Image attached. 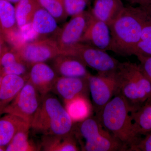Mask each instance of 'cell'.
I'll list each match as a JSON object with an SVG mask.
<instances>
[{"mask_svg": "<svg viewBox=\"0 0 151 151\" xmlns=\"http://www.w3.org/2000/svg\"><path fill=\"white\" fill-rule=\"evenodd\" d=\"M146 9L132 6L124 9L109 26L111 51L123 56L133 55L145 23L150 17Z\"/></svg>", "mask_w": 151, "mask_h": 151, "instance_id": "6da1fadb", "label": "cell"}, {"mask_svg": "<svg viewBox=\"0 0 151 151\" xmlns=\"http://www.w3.org/2000/svg\"><path fill=\"white\" fill-rule=\"evenodd\" d=\"M128 103L116 95L95 115L105 129L122 143L127 151H132L140 139L135 132Z\"/></svg>", "mask_w": 151, "mask_h": 151, "instance_id": "7a4b0ae2", "label": "cell"}, {"mask_svg": "<svg viewBox=\"0 0 151 151\" xmlns=\"http://www.w3.org/2000/svg\"><path fill=\"white\" fill-rule=\"evenodd\" d=\"M114 76L116 83L114 96L120 95L126 100L131 113L151 102V83L142 73L139 64L120 62Z\"/></svg>", "mask_w": 151, "mask_h": 151, "instance_id": "3957f363", "label": "cell"}, {"mask_svg": "<svg viewBox=\"0 0 151 151\" xmlns=\"http://www.w3.org/2000/svg\"><path fill=\"white\" fill-rule=\"evenodd\" d=\"M74 123L59 100L49 94L41 97L30 129L43 136L72 133Z\"/></svg>", "mask_w": 151, "mask_h": 151, "instance_id": "277c9868", "label": "cell"}, {"mask_svg": "<svg viewBox=\"0 0 151 151\" xmlns=\"http://www.w3.org/2000/svg\"><path fill=\"white\" fill-rule=\"evenodd\" d=\"M72 133L81 151H127L120 141L105 129L96 116L75 123Z\"/></svg>", "mask_w": 151, "mask_h": 151, "instance_id": "5b68a950", "label": "cell"}, {"mask_svg": "<svg viewBox=\"0 0 151 151\" xmlns=\"http://www.w3.org/2000/svg\"><path fill=\"white\" fill-rule=\"evenodd\" d=\"M75 57L100 75H109L116 72L120 62L106 51L86 44L78 43L65 49L62 54Z\"/></svg>", "mask_w": 151, "mask_h": 151, "instance_id": "8992f818", "label": "cell"}, {"mask_svg": "<svg viewBox=\"0 0 151 151\" xmlns=\"http://www.w3.org/2000/svg\"><path fill=\"white\" fill-rule=\"evenodd\" d=\"M13 48L22 60L30 66L52 60L61 55L56 40L53 38L20 44Z\"/></svg>", "mask_w": 151, "mask_h": 151, "instance_id": "52a82bcc", "label": "cell"}, {"mask_svg": "<svg viewBox=\"0 0 151 151\" xmlns=\"http://www.w3.org/2000/svg\"><path fill=\"white\" fill-rule=\"evenodd\" d=\"M41 99L38 92L27 81L16 97L4 109L3 113L18 116L31 126Z\"/></svg>", "mask_w": 151, "mask_h": 151, "instance_id": "ba28073f", "label": "cell"}, {"mask_svg": "<svg viewBox=\"0 0 151 151\" xmlns=\"http://www.w3.org/2000/svg\"><path fill=\"white\" fill-rule=\"evenodd\" d=\"M114 73L109 75H92L90 73L87 77L95 115L100 113L115 95L116 83Z\"/></svg>", "mask_w": 151, "mask_h": 151, "instance_id": "9c48e42d", "label": "cell"}, {"mask_svg": "<svg viewBox=\"0 0 151 151\" xmlns=\"http://www.w3.org/2000/svg\"><path fill=\"white\" fill-rule=\"evenodd\" d=\"M91 16L90 10L84 11L71 17L70 20L60 28L55 38L61 51L80 42L86 31Z\"/></svg>", "mask_w": 151, "mask_h": 151, "instance_id": "30bf717a", "label": "cell"}, {"mask_svg": "<svg viewBox=\"0 0 151 151\" xmlns=\"http://www.w3.org/2000/svg\"><path fill=\"white\" fill-rule=\"evenodd\" d=\"M80 42L104 51L111 50V37L109 26L95 18L91 13L89 24Z\"/></svg>", "mask_w": 151, "mask_h": 151, "instance_id": "8fae6325", "label": "cell"}, {"mask_svg": "<svg viewBox=\"0 0 151 151\" xmlns=\"http://www.w3.org/2000/svg\"><path fill=\"white\" fill-rule=\"evenodd\" d=\"M58 76L53 68L45 63H38L30 66L27 81L42 97L52 91Z\"/></svg>", "mask_w": 151, "mask_h": 151, "instance_id": "7c38bea8", "label": "cell"}, {"mask_svg": "<svg viewBox=\"0 0 151 151\" xmlns=\"http://www.w3.org/2000/svg\"><path fill=\"white\" fill-rule=\"evenodd\" d=\"M52 91L58 95L64 103L78 96L88 97L89 93L88 79L87 77L58 76Z\"/></svg>", "mask_w": 151, "mask_h": 151, "instance_id": "4fadbf2b", "label": "cell"}, {"mask_svg": "<svg viewBox=\"0 0 151 151\" xmlns=\"http://www.w3.org/2000/svg\"><path fill=\"white\" fill-rule=\"evenodd\" d=\"M52 60L53 69L58 76L86 78L90 73L86 65L75 57L60 55Z\"/></svg>", "mask_w": 151, "mask_h": 151, "instance_id": "5bb4252c", "label": "cell"}, {"mask_svg": "<svg viewBox=\"0 0 151 151\" xmlns=\"http://www.w3.org/2000/svg\"><path fill=\"white\" fill-rule=\"evenodd\" d=\"M30 66L22 60L13 48L3 45L0 59V73L3 76L13 74L22 76L27 80Z\"/></svg>", "mask_w": 151, "mask_h": 151, "instance_id": "9a60e30c", "label": "cell"}, {"mask_svg": "<svg viewBox=\"0 0 151 151\" xmlns=\"http://www.w3.org/2000/svg\"><path fill=\"white\" fill-rule=\"evenodd\" d=\"M27 80L22 76L8 74L3 76L0 84V115L14 99Z\"/></svg>", "mask_w": 151, "mask_h": 151, "instance_id": "2e32d148", "label": "cell"}, {"mask_svg": "<svg viewBox=\"0 0 151 151\" xmlns=\"http://www.w3.org/2000/svg\"><path fill=\"white\" fill-rule=\"evenodd\" d=\"M124 7L122 0H94L90 11L95 18L105 22L109 26Z\"/></svg>", "mask_w": 151, "mask_h": 151, "instance_id": "e0dca14e", "label": "cell"}, {"mask_svg": "<svg viewBox=\"0 0 151 151\" xmlns=\"http://www.w3.org/2000/svg\"><path fill=\"white\" fill-rule=\"evenodd\" d=\"M57 22L54 17L41 7L34 15L31 24L34 31L38 35L55 38L60 29Z\"/></svg>", "mask_w": 151, "mask_h": 151, "instance_id": "ac0fdd59", "label": "cell"}, {"mask_svg": "<svg viewBox=\"0 0 151 151\" xmlns=\"http://www.w3.org/2000/svg\"><path fill=\"white\" fill-rule=\"evenodd\" d=\"M0 21L6 42H12L18 34L15 9L12 3L0 0Z\"/></svg>", "mask_w": 151, "mask_h": 151, "instance_id": "d6986e66", "label": "cell"}, {"mask_svg": "<svg viewBox=\"0 0 151 151\" xmlns=\"http://www.w3.org/2000/svg\"><path fill=\"white\" fill-rule=\"evenodd\" d=\"M45 151H78L80 150L73 133L65 135L43 136L41 144Z\"/></svg>", "mask_w": 151, "mask_h": 151, "instance_id": "ffe728a7", "label": "cell"}, {"mask_svg": "<svg viewBox=\"0 0 151 151\" xmlns=\"http://www.w3.org/2000/svg\"><path fill=\"white\" fill-rule=\"evenodd\" d=\"M65 110L74 123L82 122L92 116V103L85 96H79L64 102Z\"/></svg>", "mask_w": 151, "mask_h": 151, "instance_id": "44dd1931", "label": "cell"}, {"mask_svg": "<svg viewBox=\"0 0 151 151\" xmlns=\"http://www.w3.org/2000/svg\"><path fill=\"white\" fill-rule=\"evenodd\" d=\"M27 126L29 125L24 120L14 115L6 114L1 117L0 146L6 147L18 131Z\"/></svg>", "mask_w": 151, "mask_h": 151, "instance_id": "7402d4cb", "label": "cell"}, {"mask_svg": "<svg viewBox=\"0 0 151 151\" xmlns=\"http://www.w3.org/2000/svg\"><path fill=\"white\" fill-rule=\"evenodd\" d=\"M135 132L139 136L151 132V102H147L130 113Z\"/></svg>", "mask_w": 151, "mask_h": 151, "instance_id": "603a6c76", "label": "cell"}, {"mask_svg": "<svg viewBox=\"0 0 151 151\" xmlns=\"http://www.w3.org/2000/svg\"><path fill=\"white\" fill-rule=\"evenodd\" d=\"M40 7L37 0H20L17 3L15 9L19 29L31 23L35 12Z\"/></svg>", "mask_w": 151, "mask_h": 151, "instance_id": "cb8c5ba5", "label": "cell"}, {"mask_svg": "<svg viewBox=\"0 0 151 151\" xmlns=\"http://www.w3.org/2000/svg\"><path fill=\"white\" fill-rule=\"evenodd\" d=\"M30 129V127L27 126L18 131L12 140L6 146V151L38 150L37 146L29 139Z\"/></svg>", "mask_w": 151, "mask_h": 151, "instance_id": "d4e9b609", "label": "cell"}, {"mask_svg": "<svg viewBox=\"0 0 151 151\" xmlns=\"http://www.w3.org/2000/svg\"><path fill=\"white\" fill-rule=\"evenodd\" d=\"M133 55L139 60L151 56V17L145 23L139 41L137 45Z\"/></svg>", "mask_w": 151, "mask_h": 151, "instance_id": "484cf974", "label": "cell"}, {"mask_svg": "<svg viewBox=\"0 0 151 151\" xmlns=\"http://www.w3.org/2000/svg\"><path fill=\"white\" fill-rule=\"evenodd\" d=\"M41 7L54 17L57 22L65 21L68 16L63 0H37Z\"/></svg>", "mask_w": 151, "mask_h": 151, "instance_id": "4316f807", "label": "cell"}, {"mask_svg": "<svg viewBox=\"0 0 151 151\" xmlns=\"http://www.w3.org/2000/svg\"><path fill=\"white\" fill-rule=\"evenodd\" d=\"M91 0H63L65 12L68 16L73 17L85 11Z\"/></svg>", "mask_w": 151, "mask_h": 151, "instance_id": "83f0119b", "label": "cell"}, {"mask_svg": "<svg viewBox=\"0 0 151 151\" xmlns=\"http://www.w3.org/2000/svg\"><path fill=\"white\" fill-rule=\"evenodd\" d=\"M132 151H151V132L141 138Z\"/></svg>", "mask_w": 151, "mask_h": 151, "instance_id": "f1b7e54d", "label": "cell"}, {"mask_svg": "<svg viewBox=\"0 0 151 151\" xmlns=\"http://www.w3.org/2000/svg\"><path fill=\"white\" fill-rule=\"evenodd\" d=\"M139 64L142 72L151 83V56L140 60Z\"/></svg>", "mask_w": 151, "mask_h": 151, "instance_id": "f546056e", "label": "cell"}, {"mask_svg": "<svg viewBox=\"0 0 151 151\" xmlns=\"http://www.w3.org/2000/svg\"><path fill=\"white\" fill-rule=\"evenodd\" d=\"M131 5H139V6L147 9L151 4V0H124Z\"/></svg>", "mask_w": 151, "mask_h": 151, "instance_id": "4dcf8cb0", "label": "cell"}, {"mask_svg": "<svg viewBox=\"0 0 151 151\" xmlns=\"http://www.w3.org/2000/svg\"><path fill=\"white\" fill-rule=\"evenodd\" d=\"M6 42L5 38L3 33L1 25V21H0V44L3 46L5 44Z\"/></svg>", "mask_w": 151, "mask_h": 151, "instance_id": "1f68e13d", "label": "cell"}, {"mask_svg": "<svg viewBox=\"0 0 151 151\" xmlns=\"http://www.w3.org/2000/svg\"><path fill=\"white\" fill-rule=\"evenodd\" d=\"M146 9L149 15L151 17V4L147 9Z\"/></svg>", "mask_w": 151, "mask_h": 151, "instance_id": "d6a6232c", "label": "cell"}, {"mask_svg": "<svg viewBox=\"0 0 151 151\" xmlns=\"http://www.w3.org/2000/svg\"><path fill=\"white\" fill-rule=\"evenodd\" d=\"M6 1H8L10 2L11 3H17L19 1H20V0H6Z\"/></svg>", "mask_w": 151, "mask_h": 151, "instance_id": "836d02e7", "label": "cell"}, {"mask_svg": "<svg viewBox=\"0 0 151 151\" xmlns=\"http://www.w3.org/2000/svg\"><path fill=\"white\" fill-rule=\"evenodd\" d=\"M0 151H6V147L0 146Z\"/></svg>", "mask_w": 151, "mask_h": 151, "instance_id": "e575fe53", "label": "cell"}, {"mask_svg": "<svg viewBox=\"0 0 151 151\" xmlns=\"http://www.w3.org/2000/svg\"><path fill=\"white\" fill-rule=\"evenodd\" d=\"M2 53V45L0 44V59Z\"/></svg>", "mask_w": 151, "mask_h": 151, "instance_id": "d590c367", "label": "cell"}, {"mask_svg": "<svg viewBox=\"0 0 151 151\" xmlns=\"http://www.w3.org/2000/svg\"><path fill=\"white\" fill-rule=\"evenodd\" d=\"M3 76L0 73V84H1V82Z\"/></svg>", "mask_w": 151, "mask_h": 151, "instance_id": "8d00e7d4", "label": "cell"}]
</instances>
